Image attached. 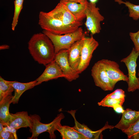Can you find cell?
Here are the masks:
<instances>
[{"label":"cell","instance_id":"1","mask_svg":"<svg viewBox=\"0 0 139 139\" xmlns=\"http://www.w3.org/2000/svg\"><path fill=\"white\" fill-rule=\"evenodd\" d=\"M30 53L39 64L45 66L54 60V46L49 38L42 32L34 34L28 43Z\"/></svg>","mask_w":139,"mask_h":139},{"label":"cell","instance_id":"2","mask_svg":"<svg viewBox=\"0 0 139 139\" xmlns=\"http://www.w3.org/2000/svg\"><path fill=\"white\" fill-rule=\"evenodd\" d=\"M38 24L43 30L53 34L62 35L73 32L80 26H68L65 25L62 21L49 15L47 12H40Z\"/></svg>","mask_w":139,"mask_h":139},{"label":"cell","instance_id":"3","mask_svg":"<svg viewBox=\"0 0 139 139\" xmlns=\"http://www.w3.org/2000/svg\"><path fill=\"white\" fill-rule=\"evenodd\" d=\"M30 116L32 124L29 129L30 132L32 133L31 137L28 138L29 139H37L40 134L46 132L49 133L50 139L56 138L54 132L56 130L57 128L61 125V121L65 117L64 114L61 113L58 114L51 122L48 124H44L41 122V118L39 115L34 114Z\"/></svg>","mask_w":139,"mask_h":139},{"label":"cell","instance_id":"4","mask_svg":"<svg viewBox=\"0 0 139 139\" xmlns=\"http://www.w3.org/2000/svg\"><path fill=\"white\" fill-rule=\"evenodd\" d=\"M42 32L52 42L54 46L55 54L61 50L68 49L74 43L85 36L81 27L73 32L63 35L55 34L44 30Z\"/></svg>","mask_w":139,"mask_h":139},{"label":"cell","instance_id":"5","mask_svg":"<svg viewBox=\"0 0 139 139\" xmlns=\"http://www.w3.org/2000/svg\"><path fill=\"white\" fill-rule=\"evenodd\" d=\"M139 53L136 52L133 48L127 57L122 59L121 62L124 63L128 71V81L127 90L129 92H133L139 89V80L136 76V61Z\"/></svg>","mask_w":139,"mask_h":139},{"label":"cell","instance_id":"6","mask_svg":"<svg viewBox=\"0 0 139 139\" xmlns=\"http://www.w3.org/2000/svg\"><path fill=\"white\" fill-rule=\"evenodd\" d=\"M91 74L96 86L104 91L113 90L116 83L108 77L101 60L94 65L91 70Z\"/></svg>","mask_w":139,"mask_h":139},{"label":"cell","instance_id":"7","mask_svg":"<svg viewBox=\"0 0 139 139\" xmlns=\"http://www.w3.org/2000/svg\"><path fill=\"white\" fill-rule=\"evenodd\" d=\"M99 10L96 4L88 2L86 10V19L85 25L88 30L92 35L100 32V22L104 19L100 13Z\"/></svg>","mask_w":139,"mask_h":139},{"label":"cell","instance_id":"8","mask_svg":"<svg viewBox=\"0 0 139 139\" xmlns=\"http://www.w3.org/2000/svg\"><path fill=\"white\" fill-rule=\"evenodd\" d=\"M99 45L98 42L92 35L83 38V44L81 50V56L80 64L77 72L80 74L86 70L89 66L94 51Z\"/></svg>","mask_w":139,"mask_h":139},{"label":"cell","instance_id":"9","mask_svg":"<svg viewBox=\"0 0 139 139\" xmlns=\"http://www.w3.org/2000/svg\"><path fill=\"white\" fill-rule=\"evenodd\" d=\"M47 13L49 15L60 20L67 26H80L83 24L82 22L77 21L67 7L60 2L54 9Z\"/></svg>","mask_w":139,"mask_h":139},{"label":"cell","instance_id":"10","mask_svg":"<svg viewBox=\"0 0 139 139\" xmlns=\"http://www.w3.org/2000/svg\"><path fill=\"white\" fill-rule=\"evenodd\" d=\"M54 60L59 65L65 75L64 78L69 82L75 80L79 76V74L74 71L70 64L67 49L60 51L55 54Z\"/></svg>","mask_w":139,"mask_h":139},{"label":"cell","instance_id":"11","mask_svg":"<svg viewBox=\"0 0 139 139\" xmlns=\"http://www.w3.org/2000/svg\"><path fill=\"white\" fill-rule=\"evenodd\" d=\"M76 110H71L67 112L71 114L74 120L75 125L73 128L75 130L82 133L88 139H99L102 132L106 129H112L114 126L109 125L107 121L104 126L101 129L96 131H93L90 129L87 125L84 124H81L76 120L75 116Z\"/></svg>","mask_w":139,"mask_h":139},{"label":"cell","instance_id":"12","mask_svg":"<svg viewBox=\"0 0 139 139\" xmlns=\"http://www.w3.org/2000/svg\"><path fill=\"white\" fill-rule=\"evenodd\" d=\"M101 60L104 64L108 76L112 81L116 83L120 81L128 82V77L120 70L119 66L117 63L108 59Z\"/></svg>","mask_w":139,"mask_h":139},{"label":"cell","instance_id":"13","mask_svg":"<svg viewBox=\"0 0 139 139\" xmlns=\"http://www.w3.org/2000/svg\"><path fill=\"white\" fill-rule=\"evenodd\" d=\"M45 66V68L43 73L36 80V85L44 82L59 77H64L65 75L60 68L54 60Z\"/></svg>","mask_w":139,"mask_h":139},{"label":"cell","instance_id":"14","mask_svg":"<svg viewBox=\"0 0 139 139\" xmlns=\"http://www.w3.org/2000/svg\"><path fill=\"white\" fill-rule=\"evenodd\" d=\"M32 121L27 111L19 112L13 114L10 113V118L7 125L18 130L22 127H31Z\"/></svg>","mask_w":139,"mask_h":139},{"label":"cell","instance_id":"15","mask_svg":"<svg viewBox=\"0 0 139 139\" xmlns=\"http://www.w3.org/2000/svg\"><path fill=\"white\" fill-rule=\"evenodd\" d=\"M84 37L75 42L67 49L70 64L73 69L76 72H77L80 61Z\"/></svg>","mask_w":139,"mask_h":139},{"label":"cell","instance_id":"16","mask_svg":"<svg viewBox=\"0 0 139 139\" xmlns=\"http://www.w3.org/2000/svg\"><path fill=\"white\" fill-rule=\"evenodd\" d=\"M139 119V111L133 110L128 108L122 113L121 118L114 127L122 131L128 128L130 126L135 123Z\"/></svg>","mask_w":139,"mask_h":139},{"label":"cell","instance_id":"17","mask_svg":"<svg viewBox=\"0 0 139 139\" xmlns=\"http://www.w3.org/2000/svg\"><path fill=\"white\" fill-rule=\"evenodd\" d=\"M63 4L78 22H82L86 18V10L88 2L83 4L70 2H60Z\"/></svg>","mask_w":139,"mask_h":139},{"label":"cell","instance_id":"18","mask_svg":"<svg viewBox=\"0 0 139 139\" xmlns=\"http://www.w3.org/2000/svg\"><path fill=\"white\" fill-rule=\"evenodd\" d=\"M8 82L14 89V94L11 100L12 103L13 104L18 103L20 97L25 91L36 86L37 81L36 80L26 83H21L16 81H8Z\"/></svg>","mask_w":139,"mask_h":139},{"label":"cell","instance_id":"19","mask_svg":"<svg viewBox=\"0 0 139 139\" xmlns=\"http://www.w3.org/2000/svg\"><path fill=\"white\" fill-rule=\"evenodd\" d=\"M63 139H88L82 133L67 126H59L56 128Z\"/></svg>","mask_w":139,"mask_h":139},{"label":"cell","instance_id":"20","mask_svg":"<svg viewBox=\"0 0 139 139\" xmlns=\"http://www.w3.org/2000/svg\"><path fill=\"white\" fill-rule=\"evenodd\" d=\"M13 96L12 95L8 96L0 101V123L3 124L8 123L10 114L9 108Z\"/></svg>","mask_w":139,"mask_h":139},{"label":"cell","instance_id":"21","mask_svg":"<svg viewBox=\"0 0 139 139\" xmlns=\"http://www.w3.org/2000/svg\"><path fill=\"white\" fill-rule=\"evenodd\" d=\"M115 2L119 4H123L128 9L129 16L134 20L139 19V5H135L129 1H123L122 0H114Z\"/></svg>","mask_w":139,"mask_h":139},{"label":"cell","instance_id":"22","mask_svg":"<svg viewBox=\"0 0 139 139\" xmlns=\"http://www.w3.org/2000/svg\"><path fill=\"white\" fill-rule=\"evenodd\" d=\"M14 90L13 87L8 82L0 76V101L8 96L12 95Z\"/></svg>","mask_w":139,"mask_h":139},{"label":"cell","instance_id":"23","mask_svg":"<svg viewBox=\"0 0 139 139\" xmlns=\"http://www.w3.org/2000/svg\"><path fill=\"white\" fill-rule=\"evenodd\" d=\"M24 0H15L14 1V10L11 24L12 30H15L18 22L19 16L23 6Z\"/></svg>","mask_w":139,"mask_h":139},{"label":"cell","instance_id":"24","mask_svg":"<svg viewBox=\"0 0 139 139\" xmlns=\"http://www.w3.org/2000/svg\"><path fill=\"white\" fill-rule=\"evenodd\" d=\"M125 100H119L105 97L101 101L98 103L99 106L113 108L116 104L122 106Z\"/></svg>","mask_w":139,"mask_h":139},{"label":"cell","instance_id":"25","mask_svg":"<svg viewBox=\"0 0 139 139\" xmlns=\"http://www.w3.org/2000/svg\"><path fill=\"white\" fill-rule=\"evenodd\" d=\"M122 131L127 135L128 139L139 132V119L135 123L131 125L128 128Z\"/></svg>","mask_w":139,"mask_h":139},{"label":"cell","instance_id":"26","mask_svg":"<svg viewBox=\"0 0 139 139\" xmlns=\"http://www.w3.org/2000/svg\"><path fill=\"white\" fill-rule=\"evenodd\" d=\"M124 91L121 89L116 90L113 92L107 94L105 97L116 99L125 100Z\"/></svg>","mask_w":139,"mask_h":139},{"label":"cell","instance_id":"27","mask_svg":"<svg viewBox=\"0 0 139 139\" xmlns=\"http://www.w3.org/2000/svg\"><path fill=\"white\" fill-rule=\"evenodd\" d=\"M129 35L134 43L136 51L139 53V30L136 32H130Z\"/></svg>","mask_w":139,"mask_h":139},{"label":"cell","instance_id":"28","mask_svg":"<svg viewBox=\"0 0 139 139\" xmlns=\"http://www.w3.org/2000/svg\"><path fill=\"white\" fill-rule=\"evenodd\" d=\"M0 139H15L13 134L7 131L3 130L0 133Z\"/></svg>","mask_w":139,"mask_h":139},{"label":"cell","instance_id":"29","mask_svg":"<svg viewBox=\"0 0 139 139\" xmlns=\"http://www.w3.org/2000/svg\"><path fill=\"white\" fill-rule=\"evenodd\" d=\"M3 124L4 126L3 130L8 131L12 133L13 134L15 139H18L16 134V131L17 130V129L9 126Z\"/></svg>","mask_w":139,"mask_h":139},{"label":"cell","instance_id":"30","mask_svg":"<svg viewBox=\"0 0 139 139\" xmlns=\"http://www.w3.org/2000/svg\"><path fill=\"white\" fill-rule=\"evenodd\" d=\"M113 108L116 112L119 113H122L125 110L123 109L122 106L119 104H115Z\"/></svg>","mask_w":139,"mask_h":139},{"label":"cell","instance_id":"31","mask_svg":"<svg viewBox=\"0 0 139 139\" xmlns=\"http://www.w3.org/2000/svg\"><path fill=\"white\" fill-rule=\"evenodd\" d=\"M87 0H60V2H74L77 3L83 4Z\"/></svg>","mask_w":139,"mask_h":139},{"label":"cell","instance_id":"32","mask_svg":"<svg viewBox=\"0 0 139 139\" xmlns=\"http://www.w3.org/2000/svg\"><path fill=\"white\" fill-rule=\"evenodd\" d=\"M129 139H139V132L134 134Z\"/></svg>","mask_w":139,"mask_h":139},{"label":"cell","instance_id":"33","mask_svg":"<svg viewBox=\"0 0 139 139\" xmlns=\"http://www.w3.org/2000/svg\"><path fill=\"white\" fill-rule=\"evenodd\" d=\"M9 46L7 45H3L0 46V50L7 49L9 48Z\"/></svg>","mask_w":139,"mask_h":139},{"label":"cell","instance_id":"34","mask_svg":"<svg viewBox=\"0 0 139 139\" xmlns=\"http://www.w3.org/2000/svg\"><path fill=\"white\" fill-rule=\"evenodd\" d=\"M4 126L3 124L0 123V133L3 130Z\"/></svg>","mask_w":139,"mask_h":139},{"label":"cell","instance_id":"35","mask_svg":"<svg viewBox=\"0 0 139 139\" xmlns=\"http://www.w3.org/2000/svg\"><path fill=\"white\" fill-rule=\"evenodd\" d=\"M90 2L95 3H96L98 1V0H89Z\"/></svg>","mask_w":139,"mask_h":139},{"label":"cell","instance_id":"36","mask_svg":"<svg viewBox=\"0 0 139 139\" xmlns=\"http://www.w3.org/2000/svg\"><path fill=\"white\" fill-rule=\"evenodd\" d=\"M137 75L139 77V69L138 70V73Z\"/></svg>","mask_w":139,"mask_h":139},{"label":"cell","instance_id":"37","mask_svg":"<svg viewBox=\"0 0 139 139\" xmlns=\"http://www.w3.org/2000/svg\"><path fill=\"white\" fill-rule=\"evenodd\" d=\"M138 79L139 80V77H138Z\"/></svg>","mask_w":139,"mask_h":139}]
</instances>
